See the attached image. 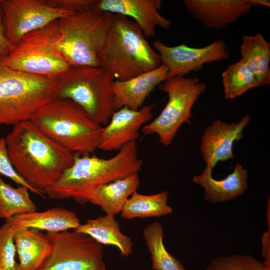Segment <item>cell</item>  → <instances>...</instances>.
I'll return each instance as SVG.
<instances>
[{
  "instance_id": "1",
  "label": "cell",
  "mask_w": 270,
  "mask_h": 270,
  "mask_svg": "<svg viewBox=\"0 0 270 270\" xmlns=\"http://www.w3.org/2000/svg\"><path fill=\"white\" fill-rule=\"evenodd\" d=\"M5 139L14 170L42 196L74 162V152L44 134L31 120L14 125Z\"/></svg>"
},
{
  "instance_id": "2",
  "label": "cell",
  "mask_w": 270,
  "mask_h": 270,
  "mask_svg": "<svg viewBox=\"0 0 270 270\" xmlns=\"http://www.w3.org/2000/svg\"><path fill=\"white\" fill-rule=\"evenodd\" d=\"M74 154V162L60 178L46 190L53 200L72 198L78 204L88 202V197L98 186L124 178L142 168L136 142H130L110 158Z\"/></svg>"
},
{
  "instance_id": "3",
  "label": "cell",
  "mask_w": 270,
  "mask_h": 270,
  "mask_svg": "<svg viewBox=\"0 0 270 270\" xmlns=\"http://www.w3.org/2000/svg\"><path fill=\"white\" fill-rule=\"evenodd\" d=\"M100 66L114 80H126L153 70L162 64L138 24L128 17L112 14L104 44L98 55Z\"/></svg>"
},
{
  "instance_id": "4",
  "label": "cell",
  "mask_w": 270,
  "mask_h": 270,
  "mask_svg": "<svg viewBox=\"0 0 270 270\" xmlns=\"http://www.w3.org/2000/svg\"><path fill=\"white\" fill-rule=\"evenodd\" d=\"M30 120L44 134L74 153L90 155L98 149L103 127L71 100L54 98Z\"/></svg>"
},
{
  "instance_id": "5",
  "label": "cell",
  "mask_w": 270,
  "mask_h": 270,
  "mask_svg": "<svg viewBox=\"0 0 270 270\" xmlns=\"http://www.w3.org/2000/svg\"><path fill=\"white\" fill-rule=\"evenodd\" d=\"M0 56V126L30 120L42 106L56 98L57 78L13 70Z\"/></svg>"
},
{
  "instance_id": "6",
  "label": "cell",
  "mask_w": 270,
  "mask_h": 270,
  "mask_svg": "<svg viewBox=\"0 0 270 270\" xmlns=\"http://www.w3.org/2000/svg\"><path fill=\"white\" fill-rule=\"evenodd\" d=\"M56 98L68 99L80 106L100 124H106L115 111L113 76L98 66H71L58 78Z\"/></svg>"
},
{
  "instance_id": "7",
  "label": "cell",
  "mask_w": 270,
  "mask_h": 270,
  "mask_svg": "<svg viewBox=\"0 0 270 270\" xmlns=\"http://www.w3.org/2000/svg\"><path fill=\"white\" fill-rule=\"evenodd\" d=\"M112 14L76 12L58 20L64 56L71 66H100L98 55L110 27Z\"/></svg>"
},
{
  "instance_id": "8",
  "label": "cell",
  "mask_w": 270,
  "mask_h": 270,
  "mask_svg": "<svg viewBox=\"0 0 270 270\" xmlns=\"http://www.w3.org/2000/svg\"><path fill=\"white\" fill-rule=\"evenodd\" d=\"M10 68L37 76L58 78L71 66L62 53L58 20L30 32L5 57Z\"/></svg>"
},
{
  "instance_id": "9",
  "label": "cell",
  "mask_w": 270,
  "mask_h": 270,
  "mask_svg": "<svg viewBox=\"0 0 270 270\" xmlns=\"http://www.w3.org/2000/svg\"><path fill=\"white\" fill-rule=\"evenodd\" d=\"M206 84L197 77L176 76L159 85V90L168 96V101L160 114L142 127L145 135L156 134L160 143L170 146L180 126L190 124L192 109Z\"/></svg>"
},
{
  "instance_id": "10",
  "label": "cell",
  "mask_w": 270,
  "mask_h": 270,
  "mask_svg": "<svg viewBox=\"0 0 270 270\" xmlns=\"http://www.w3.org/2000/svg\"><path fill=\"white\" fill-rule=\"evenodd\" d=\"M46 235L50 250L38 270H106L102 246L88 235L75 230Z\"/></svg>"
},
{
  "instance_id": "11",
  "label": "cell",
  "mask_w": 270,
  "mask_h": 270,
  "mask_svg": "<svg viewBox=\"0 0 270 270\" xmlns=\"http://www.w3.org/2000/svg\"><path fill=\"white\" fill-rule=\"evenodd\" d=\"M0 7L6 35L14 45L26 34L76 13L53 8L44 0H2Z\"/></svg>"
},
{
  "instance_id": "12",
  "label": "cell",
  "mask_w": 270,
  "mask_h": 270,
  "mask_svg": "<svg viewBox=\"0 0 270 270\" xmlns=\"http://www.w3.org/2000/svg\"><path fill=\"white\" fill-rule=\"evenodd\" d=\"M153 48L160 55L162 64L168 70V78L184 77L192 72L200 70L206 63L228 59L230 51L222 40H215L202 48H191L185 44L168 46L159 40L153 42Z\"/></svg>"
},
{
  "instance_id": "13",
  "label": "cell",
  "mask_w": 270,
  "mask_h": 270,
  "mask_svg": "<svg viewBox=\"0 0 270 270\" xmlns=\"http://www.w3.org/2000/svg\"><path fill=\"white\" fill-rule=\"evenodd\" d=\"M152 106H142L138 110L123 107L115 110L110 122L103 127L98 149L110 152L136 142L139 130L153 116Z\"/></svg>"
},
{
  "instance_id": "14",
  "label": "cell",
  "mask_w": 270,
  "mask_h": 270,
  "mask_svg": "<svg viewBox=\"0 0 270 270\" xmlns=\"http://www.w3.org/2000/svg\"><path fill=\"white\" fill-rule=\"evenodd\" d=\"M250 121V116L247 114L238 122L228 124L218 119L205 128L200 150L206 162V168L212 170L218 162L234 158V143L242 138V130Z\"/></svg>"
},
{
  "instance_id": "15",
  "label": "cell",
  "mask_w": 270,
  "mask_h": 270,
  "mask_svg": "<svg viewBox=\"0 0 270 270\" xmlns=\"http://www.w3.org/2000/svg\"><path fill=\"white\" fill-rule=\"evenodd\" d=\"M161 0H95L93 11L120 14L134 19L145 37L155 36L157 27L167 30L172 22L159 10Z\"/></svg>"
},
{
  "instance_id": "16",
  "label": "cell",
  "mask_w": 270,
  "mask_h": 270,
  "mask_svg": "<svg viewBox=\"0 0 270 270\" xmlns=\"http://www.w3.org/2000/svg\"><path fill=\"white\" fill-rule=\"evenodd\" d=\"M168 78V68L162 64L156 68L132 78L114 80L112 84L114 110L123 107L139 110L153 90Z\"/></svg>"
},
{
  "instance_id": "17",
  "label": "cell",
  "mask_w": 270,
  "mask_h": 270,
  "mask_svg": "<svg viewBox=\"0 0 270 270\" xmlns=\"http://www.w3.org/2000/svg\"><path fill=\"white\" fill-rule=\"evenodd\" d=\"M184 4L196 19L216 29L236 22L254 6L250 0H184Z\"/></svg>"
},
{
  "instance_id": "18",
  "label": "cell",
  "mask_w": 270,
  "mask_h": 270,
  "mask_svg": "<svg viewBox=\"0 0 270 270\" xmlns=\"http://www.w3.org/2000/svg\"><path fill=\"white\" fill-rule=\"evenodd\" d=\"M212 171L205 168L202 174L192 178L194 182L204 188L205 200L212 203L230 200L246 190L248 171L240 164H236L233 172L222 180L214 179Z\"/></svg>"
},
{
  "instance_id": "19",
  "label": "cell",
  "mask_w": 270,
  "mask_h": 270,
  "mask_svg": "<svg viewBox=\"0 0 270 270\" xmlns=\"http://www.w3.org/2000/svg\"><path fill=\"white\" fill-rule=\"evenodd\" d=\"M6 222L12 230L20 228L36 229L46 232H60L76 229L81 224L74 212L62 208H52L43 212L16 215Z\"/></svg>"
},
{
  "instance_id": "20",
  "label": "cell",
  "mask_w": 270,
  "mask_h": 270,
  "mask_svg": "<svg viewBox=\"0 0 270 270\" xmlns=\"http://www.w3.org/2000/svg\"><path fill=\"white\" fill-rule=\"evenodd\" d=\"M140 184L138 173L134 172L98 186L89 195L88 202L99 206L106 214L115 216Z\"/></svg>"
},
{
  "instance_id": "21",
  "label": "cell",
  "mask_w": 270,
  "mask_h": 270,
  "mask_svg": "<svg viewBox=\"0 0 270 270\" xmlns=\"http://www.w3.org/2000/svg\"><path fill=\"white\" fill-rule=\"evenodd\" d=\"M12 230L20 260V270H38L50 250V244L46 234L38 230L28 228Z\"/></svg>"
},
{
  "instance_id": "22",
  "label": "cell",
  "mask_w": 270,
  "mask_h": 270,
  "mask_svg": "<svg viewBox=\"0 0 270 270\" xmlns=\"http://www.w3.org/2000/svg\"><path fill=\"white\" fill-rule=\"evenodd\" d=\"M74 230L88 235L102 245L115 246L122 256H128L132 253V242L122 232L114 216L106 214L88 219Z\"/></svg>"
},
{
  "instance_id": "23",
  "label": "cell",
  "mask_w": 270,
  "mask_h": 270,
  "mask_svg": "<svg viewBox=\"0 0 270 270\" xmlns=\"http://www.w3.org/2000/svg\"><path fill=\"white\" fill-rule=\"evenodd\" d=\"M240 52L260 86L270 84V44L261 34L244 35Z\"/></svg>"
},
{
  "instance_id": "24",
  "label": "cell",
  "mask_w": 270,
  "mask_h": 270,
  "mask_svg": "<svg viewBox=\"0 0 270 270\" xmlns=\"http://www.w3.org/2000/svg\"><path fill=\"white\" fill-rule=\"evenodd\" d=\"M168 194L167 191L146 195L135 192L126 200L121 212L122 218L130 220L134 218L160 217L172 212L168 204Z\"/></svg>"
},
{
  "instance_id": "25",
  "label": "cell",
  "mask_w": 270,
  "mask_h": 270,
  "mask_svg": "<svg viewBox=\"0 0 270 270\" xmlns=\"http://www.w3.org/2000/svg\"><path fill=\"white\" fill-rule=\"evenodd\" d=\"M146 247L150 254L152 268L154 270H186L182 264L166 250L164 242V230L160 223L156 221L142 231Z\"/></svg>"
},
{
  "instance_id": "26",
  "label": "cell",
  "mask_w": 270,
  "mask_h": 270,
  "mask_svg": "<svg viewBox=\"0 0 270 270\" xmlns=\"http://www.w3.org/2000/svg\"><path fill=\"white\" fill-rule=\"evenodd\" d=\"M28 190L24 186L13 187L0 176V218L7 220L16 215L37 211Z\"/></svg>"
},
{
  "instance_id": "27",
  "label": "cell",
  "mask_w": 270,
  "mask_h": 270,
  "mask_svg": "<svg viewBox=\"0 0 270 270\" xmlns=\"http://www.w3.org/2000/svg\"><path fill=\"white\" fill-rule=\"evenodd\" d=\"M222 80L224 98L228 100L235 98L251 88L260 86L252 70L242 59L228 67L222 74Z\"/></svg>"
},
{
  "instance_id": "28",
  "label": "cell",
  "mask_w": 270,
  "mask_h": 270,
  "mask_svg": "<svg viewBox=\"0 0 270 270\" xmlns=\"http://www.w3.org/2000/svg\"><path fill=\"white\" fill-rule=\"evenodd\" d=\"M206 270H270V266L251 255L234 254L214 258Z\"/></svg>"
},
{
  "instance_id": "29",
  "label": "cell",
  "mask_w": 270,
  "mask_h": 270,
  "mask_svg": "<svg viewBox=\"0 0 270 270\" xmlns=\"http://www.w3.org/2000/svg\"><path fill=\"white\" fill-rule=\"evenodd\" d=\"M14 231L6 222L0 227V270H20L15 258Z\"/></svg>"
},
{
  "instance_id": "30",
  "label": "cell",
  "mask_w": 270,
  "mask_h": 270,
  "mask_svg": "<svg viewBox=\"0 0 270 270\" xmlns=\"http://www.w3.org/2000/svg\"><path fill=\"white\" fill-rule=\"evenodd\" d=\"M0 175L10 178L19 186H26L30 192L36 194L14 170L8 156L5 138L3 137H0Z\"/></svg>"
},
{
  "instance_id": "31",
  "label": "cell",
  "mask_w": 270,
  "mask_h": 270,
  "mask_svg": "<svg viewBox=\"0 0 270 270\" xmlns=\"http://www.w3.org/2000/svg\"><path fill=\"white\" fill-rule=\"evenodd\" d=\"M47 4L74 12L93 11L95 0H44Z\"/></svg>"
},
{
  "instance_id": "32",
  "label": "cell",
  "mask_w": 270,
  "mask_h": 270,
  "mask_svg": "<svg viewBox=\"0 0 270 270\" xmlns=\"http://www.w3.org/2000/svg\"><path fill=\"white\" fill-rule=\"evenodd\" d=\"M15 45L8 39L0 7V56L6 55L12 50Z\"/></svg>"
},
{
  "instance_id": "33",
  "label": "cell",
  "mask_w": 270,
  "mask_h": 270,
  "mask_svg": "<svg viewBox=\"0 0 270 270\" xmlns=\"http://www.w3.org/2000/svg\"><path fill=\"white\" fill-rule=\"evenodd\" d=\"M250 2L254 6L256 5H262L270 7V0H250Z\"/></svg>"
},
{
  "instance_id": "34",
  "label": "cell",
  "mask_w": 270,
  "mask_h": 270,
  "mask_svg": "<svg viewBox=\"0 0 270 270\" xmlns=\"http://www.w3.org/2000/svg\"><path fill=\"white\" fill-rule=\"evenodd\" d=\"M0 2H1V0H0Z\"/></svg>"
}]
</instances>
